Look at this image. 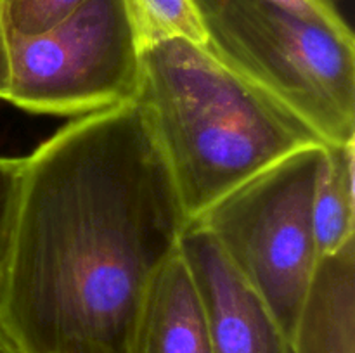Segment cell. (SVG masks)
<instances>
[{"label":"cell","instance_id":"obj_1","mask_svg":"<svg viewBox=\"0 0 355 353\" xmlns=\"http://www.w3.org/2000/svg\"><path fill=\"white\" fill-rule=\"evenodd\" d=\"M187 218L141 107L78 116L24 158L0 325L23 353H132Z\"/></svg>","mask_w":355,"mask_h":353},{"label":"cell","instance_id":"obj_2","mask_svg":"<svg viewBox=\"0 0 355 353\" xmlns=\"http://www.w3.org/2000/svg\"><path fill=\"white\" fill-rule=\"evenodd\" d=\"M134 102L159 145L189 220L318 134L225 64L207 44L170 38L142 48Z\"/></svg>","mask_w":355,"mask_h":353},{"label":"cell","instance_id":"obj_3","mask_svg":"<svg viewBox=\"0 0 355 353\" xmlns=\"http://www.w3.org/2000/svg\"><path fill=\"white\" fill-rule=\"evenodd\" d=\"M211 52L324 144L355 142V40L262 0H193Z\"/></svg>","mask_w":355,"mask_h":353},{"label":"cell","instance_id":"obj_4","mask_svg":"<svg viewBox=\"0 0 355 353\" xmlns=\"http://www.w3.org/2000/svg\"><path fill=\"white\" fill-rule=\"evenodd\" d=\"M322 145L291 152L193 218L262 296L288 339L319 262L314 192Z\"/></svg>","mask_w":355,"mask_h":353},{"label":"cell","instance_id":"obj_5","mask_svg":"<svg viewBox=\"0 0 355 353\" xmlns=\"http://www.w3.org/2000/svg\"><path fill=\"white\" fill-rule=\"evenodd\" d=\"M7 102L28 113L85 116L137 96L144 45L123 0H83L40 33H7Z\"/></svg>","mask_w":355,"mask_h":353},{"label":"cell","instance_id":"obj_6","mask_svg":"<svg viewBox=\"0 0 355 353\" xmlns=\"http://www.w3.org/2000/svg\"><path fill=\"white\" fill-rule=\"evenodd\" d=\"M179 251L203 303L211 353H293L270 308L207 228L189 220Z\"/></svg>","mask_w":355,"mask_h":353},{"label":"cell","instance_id":"obj_7","mask_svg":"<svg viewBox=\"0 0 355 353\" xmlns=\"http://www.w3.org/2000/svg\"><path fill=\"white\" fill-rule=\"evenodd\" d=\"M132 353H211L203 303L179 249L159 266L142 296Z\"/></svg>","mask_w":355,"mask_h":353},{"label":"cell","instance_id":"obj_8","mask_svg":"<svg viewBox=\"0 0 355 353\" xmlns=\"http://www.w3.org/2000/svg\"><path fill=\"white\" fill-rule=\"evenodd\" d=\"M290 345L293 353H355V239L319 258Z\"/></svg>","mask_w":355,"mask_h":353},{"label":"cell","instance_id":"obj_9","mask_svg":"<svg viewBox=\"0 0 355 353\" xmlns=\"http://www.w3.org/2000/svg\"><path fill=\"white\" fill-rule=\"evenodd\" d=\"M355 142L322 145L314 192V234L319 258L355 239Z\"/></svg>","mask_w":355,"mask_h":353},{"label":"cell","instance_id":"obj_10","mask_svg":"<svg viewBox=\"0 0 355 353\" xmlns=\"http://www.w3.org/2000/svg\"><path fill=\"white\" fill-rule=\"evenodd\" d=\"M142 45L170 38L205 44L207 31L193 0H123Z\"/></svg>","mask_w":355,"mask_h":353},{"label":"cell","instance_id":"obj_11","mask_svg":"<svg viewBox=\"0 0 355 353\" xmlns=\"http://www.w3.org/2000/svg\"><path fill=\"white\" fill-rule=\"evenodd\" d=\"M83 0H0L7 33L35 35L54 26Z\"/></svg>","mask_w":355,"mask_h":353},{"label":"cell","instance_id":"obj_12","mask_svg":"<svg viewBox=\"0 0 355 353\" xmlns=\"http://www.w3.org/2000/svg\"><path fill=\"white\" fill-rule=\"evenodd\" d=\"M24 158L0 156V289L6 277L23 185Z\"/></svg>","mask_w":355,"mask_h":353},{"label":"cell","instance_id":"obj_13","mask_svg":"<svg viewBox=\"0 0 355 353\" xmlns=\"http://www.w3.org/2000/svg\"><path fill=\"white\" fill-rule=\"evenodd\" d=\"M262 2L272 3L305 19L315 21L335 30L352 31L340 6V0H262Z\"/></svg>","mask_w":355,"mask_h":353},{"label":"cell","instance_id":"obj_14","mask_svg":"<svg viewBox=\"0 0 355 353\" xmlns=\"http://www.w3.org/2000/svg\"><path fill=\"white\" fill-rule=\"evenodd\" d=\"M10 83L9 44H7V28L3 21L2 6H0V100H7Z\"/></svg>","mask_w":355,"mask_h":353},{"label":"cell","instance_id":"obj_15","mask_svg":"<svg viewBox=\"0 0 355 353\" xmlns=\"http://www.w3.org/2000/svg\"><path fill=\"white\" fill-rule=\"evenodd\" d=\"M0 353H23L19 346L10 339V336L7 334L2 325H0Z\"/></svg>","mask_w":355,"mask_h":353}]
</instances>
